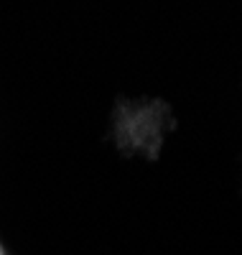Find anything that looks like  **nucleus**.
I'll list each match as a JSON object with an SVG mask.
<instances>
[{
	"label": "nucleus",
	"instance_id": "1",
	"mask_svg": "<svg viewBox=\"0 0 242 255\" xmlns=\"http://www.w3.org/2000/svg\"><path fill=\"white\" fill-rule=\"evenodd\" d=\"M0 255H5V250H3V245H0Z\"/></svg>",
	"mask_w": 242,
	"mask_h": 255
}]
</instances>
